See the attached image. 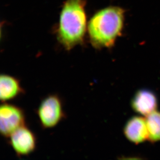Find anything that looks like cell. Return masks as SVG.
<instances>
[{
  "mask_svg": "<svg viewBox=\"0 0 160 160\" xmlns=\"http://www.w3.org/2000/svg\"><path fill=\"white\" fill-rule=\"evenodd\" d=\"M124 20L125 11L118 6H108L97 11L87 26L91 45L97 49L113 47L121 35Z\"/></svg>",
  "mask_w": 160,
  "mask_h": 160,
  "instance_id": "obj_1",
  "label": "cell"
},
{
  "mask_svg": "<svg viewBox=\"0 0 160 160\" xmlns=\"http://www.w3.org/2000/svg\"><path fill=\"white\" fill-rule=\"evenodd\" d=\"M86 0H65L56 30L58 41L65 50L83 44L87 32Z\"/></svg>",
  "mask_w": 160,
  "mask_h": 160,
  "instance_id": "obj_2",
  "label": "cell"
},
{
  "mask_svg": "<svg viewBox=\"0 0 160 160\" xmlns=\"http://www.w3.org/2000/svg\"><path fill=\"white\" fill-rule=\"evenodd\" d=\"M38 118L42 128H54L65 117L63 106L60 98L51 94L42 101L38 108Z\"/></svg>",
  "mask_w": 160,
  "mask_h": 160,
  "instance_id": "obj_3",
  "label": "cell"
},
{
  "mask_svg": "<svg viewBox=\"0 0 160 160\" xmlns=\"http://www.w3.org/2000/svg\"><path fill=\"white\" fill-rule=\"evenodd\" d=\"M24 112L20 107L8 102L0 108V132L4 138L9 136L16 130L26 125Z\"/></svg>",
  "mask_w": 160,
  "mask_h": 160,
  "instance_id": "obj_4",
  "label": "cell"
},
{
  "mask_svg": "<svg viewBox=\"0 0 160 160\" xmlns=\"http://www.w3.org/2000/svg\"><path fill=\"white\" fill-rule=\"evenodd\" d=\"M9 138V143L18 156H29L36 149V136L26 125L18 128Z\"/></svg>",
  "mask_w": 160,
  "mask_h": 160,
  "instance_id": "obj_5",
  "label": "cell"
},
{
  "mask_svg": "<svg viewBox=\"0 0 160 160\" xmlns=\"http://www.w3.org/2000/svg\"><path fill=\"white\" fill-rule=\"evenodd\" d=\"M157 97L151 91L142 89L136 92L131 101L133 110L139 115L147 116L157 110Z\"/></svg>",
  "mask_w": 160,
  "mask_h": 160,
  "instance_id": "obj_6",
  "label": "cell"
},
{
  "mask_svg": "<svg viewBox=\"0 0 160 160\" xmlns=\"http://www.w3.org/2000/svg\"><path fill=\"white\" fill-rule=\"evenodd\" d=\"M123 133L126 138L135 144L142 143L148 140L145 118L141 116L130 118L124 125Z\"/></svg>",
  "mask_w": 160,
  "mask_h": 160,
  "instance_id": "obj_7",
  "label": "cell"
},
{
  "mask_svg": "<svg viewBox=\"0 0 160 160\" xmlns=\"http://www.w3.org/2000/svg\"><path fill=\"white\" fill-rule=\"evenodd\" d=\"M24 93L21 83L16 77L8 74L0 76V99L2 102L6 103Z\"/></svg>",
  "mask_w": 160,
  "mask_h": 160,
  "instance_id": "obj_8",
  "label": "cell"
},
{
  "mask_svg": "<svg viewBox=\"0 0 160 160\" xmlns=\"http://www.w3.org/2000/svg\"><path fill=\"white\" fill-rule=\"evenodd\" d=\"M148 131V141L151 142L160 141V112L155 110L145 118Z\"/></svg>",
  "mask_w": 160,
  "mask_h": 160,
  "instance_id": "obj_9",
  "label": "cell"
}]
</instances>
